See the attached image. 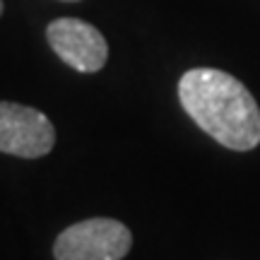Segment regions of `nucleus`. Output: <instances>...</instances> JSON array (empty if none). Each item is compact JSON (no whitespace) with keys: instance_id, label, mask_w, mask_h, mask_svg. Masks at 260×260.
Returning <instances> with one entry per match:
<instances>
[{"instance_id":"1","label":"nucleus","mask_w":260,"mask_h":260,"mask_svg":"<svg viewBox=\"0 0 260 260\" xmlns=\"http://www.w3.org/2000/svg\"><path fill=\"white\" fill-rule=\"evenodd\" d=\"M178 102L200 128L234 152L260 145V109L241 80L214 68H193L178 82Z\"/></svg>"},{"instance_id":"2","label":"nucleus","mask_w":260,"mask_h":260,"mask_svg":"<svg viewBox=\"0 0 260 260\" xmlns=\"http://www.w3.org/2000/svg\"><path fill=\"white\" fill-rule=\"evenodd\" d=\"M133 248V234L123 222L92 217L68 226L53 243L56 260H123Z\"/></svg>"},{"instance_id":"3","label":"nucleus","mask_w":260,"mask_h":260,"mask_svg":"<svg viewBox=\"0 0 260 260\" xmlns=\"http://www.w3.org/2000/svg\"><path fill=\"white\" fill-rule=\"evenodd\" d=\"M56 145V128L46 113L15 102H0V152L22 159L46 157Z\"/></svg>"},{"instance_id":"4","label":"nucleus","mask_w":260,"mask_h":260,"mask_svg":"<svg viewBox=\"0 0 260 260\" xmlns=\"http://www.w3.org/2000/svg\"><path fill=\"white\" fill-rule=\"evenodd\" d=\"M48 46L77 73H99L109 60V44L96 27L75 17H58L46 27Z\"/></svg>"},{"instance_id":"5","label":"nucleus","mask_w":260,"mask_h":260,"mask_svg":"<svg viewBox=\"0 0 260 260\" xmlns=\"http://www.w3.org/2000/svg\"><path fill=\"white\" fill-rule=\"evenodd\" d=\"M3 10H5V5H3V0H0V15H3Z\"/></svg>"},{"instance_id":"6","label":"nucleus","mask_w":260,"mask_h":260,"mask_svg":"<svg viewBox=\"0 0 260 260\" xmlns=\"http://www.w3.org/2000/svg\"><path fill=\"white\" fill-rule=\"evenodd\" d=\"M63 3H75V0H63Z\"/></svg>"}]
</instances>
